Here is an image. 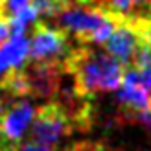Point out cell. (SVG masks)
<instances>
[{"instance_id": "cell-1", "label": "cell", "mask_w": 151, "mask_h": 151, "mask_svg": "<svg viewBox=\"0 0 151 151\" xmlns=\"http://www.w3.org/2000/svg\"><path fill=\"white\" fill-rule=\"evenodd\" d=\"M65 72L72 76L74 92L83 98L116 90L124 79V65L107 50L94 48V44H79L72 48L65 61Z\"/></svg>"}, {"instance_id": "cell-2", "label": "cell", "mask_w": 151, "mask_h": 151, "mask_svg": "<svg viewBox=\"0 0 151 151\" xmlns=\"http://www.w3.org/2000/svg\"><path fill=\"white\" fill-rule=\"evenodd\" d=\"M54 19H57L59 28L74 35L79 44H103L122 20L107 7L90 0H78L65 6Z\"/></svg>"}, {"instance_id": "cell-3", "label": "cell", "mask_w": 151, "mask_h": 151, "mask_svg": "<svg viewBox=\"0 0 151 151\" xmlns=\"http://www.w3.org/2000/svg\"><path fill=\"white\" fill-rule=\"evenodd\" d=\"M76 129L74 118L63 101L52 100L35 109V116L29 129V140L44 147H57L63 138L70 137Z\"/></svg>"}, {"instance_id": "cell-4", "label": "cell", "mask_w": 151, "mask_h": 151, "mask_svg": "<svg viewBox=\"0 0 151 151\" xmlns=\"http://www.w3.org/2000/svg\"><path fill=\"white\" fill-rule=\"evenodd\" d=\"M70 52H72V46H70L66 32H63L61 28L48 26L39 20L33 24V33H32L29 48H28L29 61L65 65Z\"/></svg>"}, {"instance_id": "cell-5", "label": "cell", "mask_w": 151, "mask_h": 151, "mask_svg": "<svg viewBox=\"0 0 151 151\" xmlns=\"http://www.w3.org/2000/svg\"><path fill=\"white\" fill-rule=\"evenodd\" d=\"M140 44L142 37L137 20H120L109 35V39L103 42V46L118 63H122L124 66H131Z\"/></svg>"}, {"instance_id": "cell-6", "label": "cell", "mask_w": 151, "mask_h": 151, "mask_svg": "<svg viewBox=\"0 0 151 151\" xmlns=\"http://www.w3.org/2000/svg\"><path fill=\"white\" fill-rule=\"evenodd\" d=\"M118 100L125 109L133 111L134 114L140 111L149 109L151 94L140 83L134 66H127V70H124V79H122V85H120V90H118Z\"/></svg>"}, {"instance_id": "cell-7", "label": "cell", "mask_w": 151, "mask_h": 151, "mask_svg": "<svg viewBox=\"0 0 151 151\" xmlns=\"http://www.w3.org/2000/svg\"><path fill=\"white\" fill-rule=\"evenodd\" d=\"M29 39L24 33H13L0 46V78L13 68H19L28 59Z\"/></svg>"}, {"instance_id": "cell-8", "label": "cell", "mask_w": 151, "mask_h": 151, "mask_svg": "<svg viewBox=\"0 0 151 151\" xmlns=\"http://www.w3.org/2000/svg\"><path fill=\"white\" fill-rule=\"evenodd\" d=\"M105 6L122 20L151 17V0H105Z\"/></svg>"}, {"instance_id": "cell-9", "label": "cell", "mask_w": 151, "mask_h": 151, "mask_svg": "<svg viewBox=\"0 0 151 151\" xmlns=\"http://www.w3.org/2000/svg\"><path fill=\"white\" fill-rule=\"evenodd\" d=\"M32 4L35 6L39 17H55L59 9H63L57 0H32Z\"/></svg>"}, {"instance_id": "cell-10", "label": "cell", "mask_w": 151, "mask_h": 151, "mask_svg": "<svg viewBox=\"0 0 151 151\" xmlns=\"http://www.w3.org/2000/svg\"><path fill=\"white\" fill-rule=\"evenodd\" d=\"M32 0H0V15L4 17H11L22 7H26Z\"/></svg>"}, {"instance_id": "cell-11", "label": "cell", "mask_w": 151, "mask_h": 151, "mask_svg": "<svg viewBox=\"0 0 151 151\" xmlns=\"http://www.w3.org/2000/svg\"><path fill=\"white\" fill-rule=\"evenodd\" d=\"M11 37V20L9 17H4L0 15V46Z\"/></svg>"}, {"instance_id": "cell-12", "label": "cell", "mask_w": 151, "mask_h": 151, "mask_svg": "<svg viewBox=\"0 0 151 151\" xmlns=\"http://www.w3.org/2000/svg\"><path fill=\"white\" fill-rule=\"evenodd\" d=\"M17 151H54L52 147H44V146H39V144H26V146H19Z\"/></svg>"}, {"instance_id": "cell-13", "label": "cell", "mask_w": 151, "mask_h": 151, "mask_svg": "<svg viewBox=\"0 0 151 151\" xmlns=\"http://www.w3.org/2000/svg\"><path fill=\"white\" fill-rule=\"evenodd\" d=\"M57 2L65 7V6H70V4H74V2H78V0H57Z\"/></svg>"}, {"instance_id": "cell-14", "label": "cell", "mask_w": 151, "mask_h": 151, "mask_svg": "<svg viewBox=\"0 0 151 151\" xmlns=\"http://www.w3.org/2000/svg\"><path fill=\"white\" fill-rule=\"evenodd\" d=\"M2 112H4V101H2V98H0V116H2Z\"/></svg>"}]
</instances>
